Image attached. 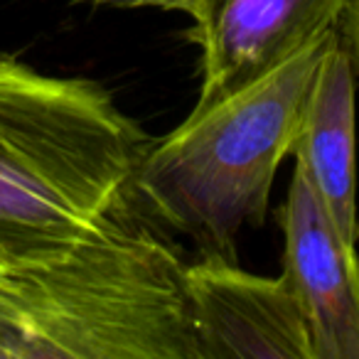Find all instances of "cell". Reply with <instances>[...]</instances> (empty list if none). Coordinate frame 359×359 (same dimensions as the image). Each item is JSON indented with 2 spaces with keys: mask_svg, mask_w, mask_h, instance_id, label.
Listing matches in <instances>:
<instances>
[{
  "mask_svg": "<svg viewBox=\"0 0 359 359\" xmlns=\"http://www.w3.org/2000/svg\"><path fill=\"white\" fill-rule=\"evenodd\" d=\"M0 359H200L185 261L153 224L0 244Z\"/></svg>",
  "mask_w": 359,
  "mask_h": 359,
  "instance_id": "obj_1",
  "label": "cell"
},
{
  "mask_svg": "<svg viewBox=\"0 0 359 359\" xmlns=\"http://www.w3.org/2000/svg\"><path fill=\"white\" fill-rule=\"evenodd\" d=\"M76 3L94 8H158V11L185 13L192 20L190 32H197L205 27L207 18L212 13V6H215V0H76Z\"/></svg>",
  "mask_w": 359,
  "mask_h": 359,
  "instance_id": "obj_8",
  "label": "cell"
},
{
  "mask_svg": "<svg viewBox=\"0 0 359 359\" xmlns=\"http://www.w3.org/2000/svg\"><path fill=\"white\" fill-rule=\"evenodd\" d=\"M327 37L244 89L195 106L150 140L133 190L143 215L195 244L200 256L236 261L244 229L264 226L271 187L303 123Z\"/></svg>",
  "mask_w": 359,
  "mask_h": 359,
  "instance_id": "obj_3",
  "label": "cell"
},
{
  "mask_svg": "<svg viewBox=\"0 0 359 359\" xmlns=\"http://www.w3.org/2000/svg\"><path fill=\"white\" fill-rule=\"evenodd\" d=\"M200 359H315L308 323L288 280L264 278L236 261L185 264Z\"/></svg>",
  "mask_w": 359,
  "mask_h": 359,
  "instance_id": "obj_4",
  "label": "cell"
},
{
  "mask_svg": "<svg viewBox=\"0 0 359 359\" xmlns=\"http://www.w3.org/2000/svg\"><path fill=\"white\" fill-rule=\"evenodd\" d=\"M357 0H215L205 27L190 32L202 50L205 106L254 84L339 27Z\"/></svg>",
  "mask_w": 359,
  "mask_h": 359,
  "instance_id": "obj_5",
  "label": "cell"
},
{
  "mask_svg": "<svg viewBox=\"0 0 359 359\" xmlns=\"http://www.w3.org/2000/svg\"><path fill=\"white\" fill-rule=\"evenodd\" d=\"M283 278L308 323L315 359H359V266L308 185L293 170L283 205Z\"/></svg>",
  "mask_w": 359,
  "mask_h": 359,
  "instance_id": "obj_6",
  "label": "cell"
},
{
  "mask_svg": "<svg viewBox=\"0 0 359 359\" xmlns=\"http://www.w3.org/2000/svg\"><path fill=\"white\" fill-rule=\"evenodd\" d=\"M354 62H357V8L344 15L315 72L303 123L290 155L344 249L357 256L354 210Z\"/></svg>",
  "mask_w": 359,
  "mask_h": 359,
  "instance_id": "obj_7",
  "label": "cell"
},
{
  "mask_svg": "<svg viewBox=\"0 0 359 359\" xmlns=\"http://www.w3.org/2000/svg\"><path fill=\"white\" fill-rule=\"evenodd\" d=\"M150 140L104 84L0 52V244H67L150 224L133 190Z\"/></svg>",
  "mask_w": 359,
  "mask_h": 359,
  "instance_id": "obj_2",
  "label": "cell"
}]
</instances>
